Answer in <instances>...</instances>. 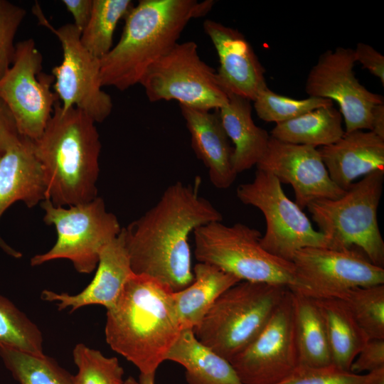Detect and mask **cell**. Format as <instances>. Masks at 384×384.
<instances>
[{"instance_id": "1", "label": "cell", "mask_w": 384, "mask_h": 384, "mask_svg": "<svg viewBox=\"0 0 384 384\" xmlns=\"http://www.w3.org/2000/svg\"><path fill=\"white\" fill-rule=\"evenodd\" d=\"M201 178L167 187L158 202L139 218L122 228L134 274L144 275L173 292L194 279L189 235L208 223L222 221V214L199 194Z\"/></svg>"}, {"instance_id": "2", "label": "cell", "mask_w": 384, "mask_h": 384, "mask_svg": "<svg viewBox=\"0 0 384 384\" xmlns=\"http://www.w3.org/2000/svg\"><path fill=\"white\" fill-rule=\"evenodd\" d=\"M106 316V342L140 374L155 375L182 330L174 292L144 275L127 280Z\"/></svg>"}, {"instance_id": "3", "label": "cell", "mask_w": 384, "mask_h": 384, "mask_svg": "<svg viewBox=\"0 0 384 384\" xmlns=\"http://www.w3.org/2000/svg\"><path fill=\"white\" fill-rule=\"evenodd\" d=\"M43 171L46 199L70 206L97 197L101 151L95 121L82 110H64L58 100L41 137L33 141Z\"/></svg>"}, {"instance_id": "4", "label": "cell", "mask_w": 384, "mask_h": 384, "mask_svg": "<svg viewBox=\"0 0 384 384\" xmlns=\"http://www.w3.org/2000/svg\"><path fill=\"white\" fill-rule=\"evenodd\" d=\"M215 1L141 0L124 18L118 43L100 59L102 86L124 91L139 84L149 67L168 53L193 18L210 11Z\"/></svg>"}, {"instance_id": "5", "label": "cell", "mask_w": 384, "mask_h": 384, "mask_svg": "<svg viewBox=\"0 0 384 384\" xmlns=\"http://www.w3.org/2000/svg\"><path fill=\"white\" fill-rule=\"evenodd\" d=\"M288 289L279 284L241 281L220 295L194 334L230 361L260 334Z\"/></svg>"}, {"instance_id": "6", "label": "cell", "mask_w": 384, "mask_h": 384, "mask_svg": "<svg viewBox=\"0 0 384 384\" xmlns=\"http://www.w3.org/2000/svg\"><path fill=\"white\" fill-rule=\"evenodd\" d=\"M194 255L200 262L215 266L240 281L283 285L302 293L303 287L289 262L272 255L260 245L258 230L243 223H208L193 231Z\"/></svg>"}, {"instance_id": "7", "label": "cell", "mask_w": 384, "mask_h": 384, "mask_svg": "<svg viewBox=\"0 0 384 384\" xmlns=\"http://www.w3.org/2000/svg\"><path fill=\"white\" fill-rule=\"evenodd\" d=\"M384 171L365 176L336 199H324L306 208L319 232L336 249L356 247L374 265L383 267L384 241L377 212L383 193Z\"/></svg>"}, {"instance_id": "8", "label": "cell", "mask_w": 384, "mask_h": 384, "mask_svg": "<svg viewBox=\"0 0 384 384\" xmlns=\"http://www.w3.org/2000/svg\"><path fill=\"white\" fill-rule=\"evenodd\" d=\"M44 223L53 225L57 240L50 250L36 255L31 266L67 259L77 272L91 273L97 266L102 248L115 239L122 228L117 218L106 210L104 200L97 197L90 202L70 206H55L49 199L41 203Z\"/></svg>"}, {"instance_id": "9", "label": "cell", "mask_w": 384, "mask_h": 384, "mask_svg": "<svg viewBox=\"0 0 384 384\" xmlns=\"http://www.w3.org/2000/svg\"><path fill=\"white\" fill-rule=\"evenodd\" d=\"M236 193L242 203L262 213L266 229L260 245L272 255L292 262L296 252L305 247L334 248L331 241L313 228L302 209L286 196L272 174L257 169L253 180L240 184Z\"/></svg>"}, {"instance_id": "10", "label": "cell", "mask_w": 384, "mask_h": 384, "mask_svg": "<svg viewBox=\"0 0 384 384\" xmlns=\"http://www.w3.org/2000/svg\"><path fill=\"white\" fill-rule=\"evenodd\" d=\"M140 85L150 102L219 110L229 100L216 72L200 58L194 41L178 43L146 70Z\"/></svg>"}, {"instance_id": "11", "label": "cell", "mask_w": 384, "mask_h": 384, "mask_svg": "<svg viewBox=\"0 0 384 384\" xmlns=\"http://www.w3.org/2000/svg\"><path fill=\"white\" fill-rule=\"evenodd\" d=\"M33 13L40 24L51 31L63 49V60L53 68V89L63 110L78 108L95 122H102L111 114L112 100L105 92L100 75V60L92 55L81 43V32L73 23L55 28L36 4Z\"/></svg>"}, {"instance_id": "12", "label": "cell", "mask_w": 384, "mask_h": 384, "mask_svg": "<svg viewBox=\"0 0 384 384\" xmlns=\"http://www.w3.org/2000/svg\"><path fill=\"white\" fill-rule=\"evenodd\" d=\"M43 56L33 38L16 44L13 63L0 79V99L10 110L19 134L32 141L42 134L59 100L52 75L42 72Z\"/></svg>"}, {"instance_id": "13", "label": "cell", "mask_w": 384, "mask_h": 384, "mask_svg": "<svg viewBox=\"0 0 384 384\" xmlns=\"http://www.w3.org/2000/svg\"><path fill=\"white\" fill-rule=\"evenodd\" d=\"M303 293L314 299L338 298L356 287L384 284V269L358 248L309 247L292 260Z\"/></svg>"}, {"instance_id": "14", "label": "cell", "mask_w": 384, "mask_h": 384, "mask_svg": "<svg viewBox=\"0 0 384 384\" xmlns=\"http://www.w3.org/2000/svg\"><path fill=\"white\" fill-rule=\"evenodd\" d=\"M229 361L243 384H277L298 368L289 289L260 334Z\"/></svg>"}, {"instance_id": "15", "label": "cell", "mask_w": 384, "mask_h": 384, "mask_svg": "<svg viewBox=\"0 0 384 384\" xmlns=\"http://www.w3.org/2000/svg\"><path fill=\"white\" fill-rule=\"evenodd\" d=\"M353 49L337 47L320 55L305 84L309 97L336 101L345 123V132L371 129L374 107L384 103L382 95L372 92L356 78Z\"/></svg>"}, {"instance_id": "16", "label": "cell", "mask_w": 384, "mask_h": 384, "mask_svg": "<svg viewBox=\"0 0 384 384\" xmlns=\"http://www.w3.org/2000/svg\"><path fill=\"white\" fill-rule=\"evenodd\" d=\"M256 166L281 183L290 184L295 203L302 209L316 201L338 198L346 192L331 180L318 149L313 146L287 143L270 136Z\"/></svg>"}, {"instance_id": "17", "label": "cell", "mask_w": 384, "mask_h": 384, "mask_svg": "<svg viewBox=\"0 0 384 384\" xmlns=\"http://www.w3.org/2000/svg\"><path fill=\"white\" fill-rule=\"evenodd\" d=\"M219 58L216 72L228 93L253 101L257 93L267 87L265 70L250 42L238 30L213 20L203 24Z\"/></svg>"}, {"instance_id": "18", "label": "cell", "mask_w": 384, "mask_h": 384, "mask_svg": "<svg viewBox=\"0 0 384 384\" xmlns=\"http://www.w3.org/2000/svg\"><path fill=\"white\" fill-rule=\"evenodd\" d=\"M133 274L122 228L119 235L102 248L95 275L84 289L76 294L45 289L41 297L56 302L58 310L69 308L70 313L92 304L102 305L107 310L114 305Z\"/></svg>"}, {"instance_id": "19", "label": "cell", "mask_w": 384, "mask_h": 384, "mask_svg": "<svg viewBox=\"0 0 384 384\" xmlns=\"http://www.w3.org/2000/svg\"><path fill=\"white\" fill-rule=\"evenodd\" d=\"M46 199V187L33 141L21 136L0 159V218L16 201L33 208ZM0 248L14 257L21 252L9 246L0 236Z\"/></svg>"}, {"instance_id": "20", "label": "cell", "mask_w": 384, "mask_h": 384, "mask_svg": "<svg viewBox=\"0 0 384 384\" xmlns=\"http://www.w3.org/2000/svg\"><path fill=\"white\" fill-rule=\"evenodd\" d=\"M191 136V147L208 169L209 179L217 188H229L237 174L233 166V146L222 125L218 110H210L180 105Z\"/></svg>"}, {"instance_id": "21", "label": "cell", "mask_w": 384, "mask_h": 384, "mask_svg": "<svg viewBox=\"0 0 384 384\" xmlns=\"http://www.w3.org/2000/svg\"><path fill=\"white\" fill-rule=\"evenodd\" d=\"M318 151L330 178L345 191L358 178L384 171V139L371 131L345 132L339 140Z\"/></svg>"}, {"instance_id": "22", "label": "cell", "mask_w": 384, "mask_h": 384, "mask_svg": "<svg viewBox=\"0 0 384 384\" xmlns=\"http://www.w3.org/2000/svg\"><path fill=\"white\" fill-rule=\"evenodd\" d=\"M228 96V102L218 112L233 144V166L238 174L257 164L267 150L270 135L255 124L250 100L232 93Z\"/></svg>"}, {"instance_id": "23", "label": "cell", "mask_w": 384, "mask_h": 384, "mask_svg": "<svg viewBox=\"0 0 384 384\" xmlns=\"http://www.w3.org/2000/svg\"><path fill=\"white\" fill-rule=\"evenodd\" d=\"M166 361L185 368L188 384H243L230 361L202 343L191 329L181 330Z\"/></svg>"}, {"instance_id": "24", "label": "cell", "mask_w": 384, "mask_h": 384, "mask_svg": "<svg viewBox=\"0 0 384 384\" xmlns=\"http://www.w3.org/2000/svg\"><path fill=\"white\" fill-rule=\"evenodd\" d=\"M193 272V281L184 289L174 292L182 329L197 327L220 295L241 282L234 275L205 262L196 264Z\"/></svg>"}, {"instance_id": "25", "label": "cell", "mask_w": 384, "mask_h": 384, "mask_svg": "<svg viewBox=\"0 0 384 384\" xmlns=\"http://www.w3.org/2000/svg\"><path fill=\"white\" fill-rule=\"evenodd\" d=\"M314 299L324 321L331 364L350 371L353 361L370 338L343 300Z\"/></svg>"}, {"instance_id": "26", "label": "cell", "mask_w": 384, "mask_h": 384, "mask_svg": "<svg viewBox=\"0 0 384 384\" xmlns=\"http://www.w3.org/2000/svg\"><path fill=\"white\" fill-rule=\"evenodd\" d=\"M292 295L299 366L331 365V356L325 324L315 299L294 291H292Z\"/></svg>"}, {"instance_id": "27", "label": "cell", "mask_w": 384, "mask_h": 384, "mask_svg": "<svg viewBox=\"0 0 384 384\" xmlns=\"http://www.w3.org/2000/svg\"><path fill=\"white\" fill-rule=\"evenodd\" d=\"M342 115L334 105L319 107L292 119L276 124L271 137L294 144L325 146L344 134Z\"/></svg>"}, {"instance_id": "28", "label": "cell", "mask_w": 384, "mask_h": 384, "mask_svg": "<svg viewBox=\"0 0 384 384\" xmlns=\"http://www.w3.org/2000/svg\"><path fill=\"white\" fill-rule=\"evenodd\" d=\"M134 6L130 0H93L89 21L81 33L82 45L100 60L112 48L115 28Z\"/></svg>"}, {"instance_id": "29", "label": "cell", "mask_w": 384, "mask_h": 384, "mask_svg": "<svg viewBox=\"0 0 384 384\" xmlns=\"http://www.w3.org/2000/svg\"><path fill=\"white\" fill-rule=\"evenodd\" d=\"M0 358L19 384H74V375L46 355L0 346Z\"/></svg>"}, {"instance_id": "30", "label": "cell", "mask_w": 384, "mask_h": 384, "mask_svg": "<svg viewBox=\"0 0 384 384\" xmlns=\"http://www.w3.org/2000/svg\"><path fill=\"white\" fill-rule=\"evenodd\" d=\"M43 335L37 325L0 294V346L43 356Z\"/></svg>"}, {"instance_id": "31", "label": "cell", "mask_w": 384, "mask_h": 384, "mask_svg": "<svg viewBox=\"0 0 384 384\" xmlns=\"http://www.w3.org/2000/svg\"><path fill=\"white\" fill-rule=\"evenodd\" d=\"M338 299L346 303L370 339H384V284L353 288Z\"/></svg>"}, {"instance_id": "32", "label": "cell", "mask_w": 384, "mask_h": 384, "mask_svg": "<svg viewBox=\"0 0 384 384\" xmlns=\"http://www.w3.org/2000/svg\"><path fill=\"white\" fill-rule=\"evenodd\" d=\"M258 117L276 124L296 118L311 110L334 105L332 100L309 97L294 99L279 95L266 87L261 90L253 100Z\"/></svg>"}, {"instance_id": "33", "label": "cell", "mask_w": 384, "mask_h": 384, "mask_svg": "<svg viewBox=\"0 0 384 384\" xmlns=\"http://www.w3.org/2000/svg\"><path fill=\"white\" fill-rule=\"evenodd\" d=\"M73 356L78 368L74 384H123L124 370L116 357H107L84 343L75 346Z\"/></svg>"}, {"instance_id": "34", "label": "cell", "mask_w": 384, "mask_h": 384, "mask_svg": "<svg viewBox=\"0 0 384 384\" xmlns=\"http://www.w3.org/2000/svg\"><path fill=\"white\" fill-rule=\"evenodd\" d=\"M277 384H384V368L362 375L332 364L321 367L298 366L288 378Z\"/></svg>"}, {"instance_id": "35", "label": "cell", "mask_w": 384, "mask_h": 384, "mask_svg": "<svg viewBox=\"0 0 384 384\" xmlns=\"http://www.w3.org/2000/svg\"><path fill=\"white\" fill-rule=\"evenodd\" d=\"M26 15L23 8L0 0V79L13 63L16 50L15 36Z\"/></svg>"}, {"instance_id": "36", "label": "cell", "mask_w": 384, "mask_h": 384, "mask_svg": "<svg viewBox=\"0 0 384 384\" xmlns=\"http://www.w3.org/2000/svg\"><path fill=\"white\" fill-rule=\"evenodd\" d=\"M384 368V339H370L353 361L350 371L360 374Z\"/></svg>"}, {"instance_id": "37", "label": "cell", "mask_w": 384, "mask_h": 384, "mask_svg": "<svg viewBox=\"0 0 384 384\" xmlns=\"http://www.w3.org/2000/svg\"><path fill=\"white\" fill-rule=\"evenodd\" d=\"M353 50L356 62L358 61L364 68L378 78L384 86V56L364 43H358Z\"/></svg>"}, {"instance_id": "38", "label": "cell", "mask_w": 384, "mask_h": 384, "mask_svg": "<svg viewBox=\"0 0 384 384\" xmlns=\"http://www.w3.org/2000/svg\"><path fill=\"white\" fill-rule=\"evenodd\" d=\"M20 137L13 115L0 99V159Z\"/></svg>"}, {"instance_id": "39", "label": "cell", "mask_w": 384, "mask_h": 384, "mask_svg": "<svg viewBox=\"0 0 384 384\" xmlns=\"http://www.w3.org/2000/svg\"><path fill=\"white\" fill-rule=\"evenodd\" d=\"M93 0H63L62 2L74 18L73 24L82 33L87 26Z\"/></svg>"}, {"instance_id": "40", "label": "cell", "mask_w": 384, "mask_h": 384, "mask_svg": "<svg viewBox=\"0 0 384 384\" xmlns=\"http://www.w3.org/2000/svg\"><path fill=\"white\" fill-rule=\"evenodd\" d=\"M370 131L384 139V103L375 105L372 110Z\"/></svg>"}, {"instance_id": "41", "label": "cell", "mask_w": 384, "mask_h": 384, "mask_svg": "<svg viewBox=\"0 0 384 384\" xmlns=\"http://www.w3.org/2000/svg\"><path fill=\"white\" fill-rule=\"evenodd\" d=\"M154 374H140L139 382L140 384H155Z\"/></svg>"}, {"instance_id": "42", "label": "cell", "mask_w": 384, "mask_h": 384, "mask_svg": "<svg viewBox=\"0 0 384 384\" xmlns=\"http://www.w3.org/2000/svg\"><path fill=\"white\" fill-rule=\"evenodd\" d=\"M123 384H140L139 380H135L133 377H129L124 380Z\"/></svg>"}]
</instances>
